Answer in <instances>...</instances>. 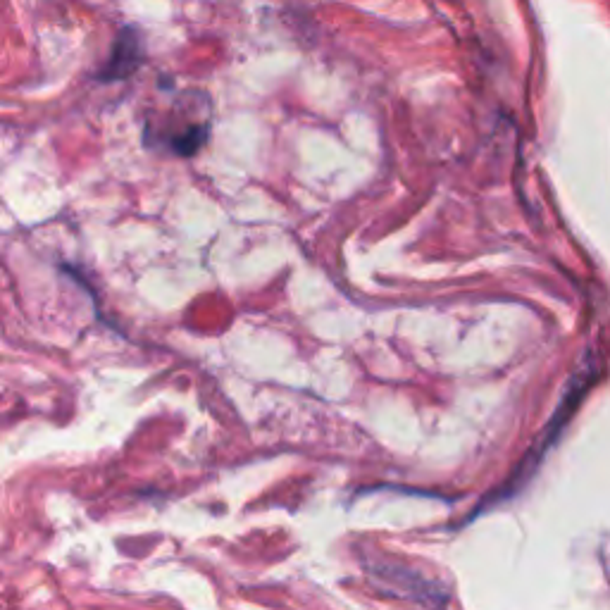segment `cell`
<instances>
[{
	"instance_id": "cell-1",
	"label": "cell",
	"mask_w": 610,
	"mask_h": 610,
	"mask_svg": "<svg viewBox=\"0 0 610 610\" xmlns=\"http://www.w3.org/2000/svg\"><path fill=\"white\" fill-rule=\"evenodd\" d=\"M141 62H143L141 36L139 31L127 27L120 31V36H117L110 58L103 65L98 79H101V82H122V79L132 77V74L139 70Z\"/></svg>"
}]
</instances>
